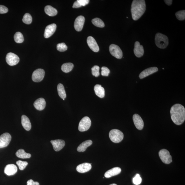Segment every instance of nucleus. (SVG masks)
Listing matches in <instances>:
<instances>
[{
    "label": "nucleus",
    "instance_id": "f257e3e1",
    "mask_svg": "<svg viewBox=\"0 0 185 185\" xmlns=\"http://www.w3.org/2000/svg\"><path fill=\"white\" fill-rule=\"evenodd\" d=\"M171 119L175 124L180 125L184 122L185 120V109L180 104H175L170 110Z\"/></svg>",
    "mask_w": 185,
    "mask_h": 185
},
{
    "label": "nucleus",
    "instance_id": "f03ea898",
    "mask_svg": "<svg viewBox=\"0 0 185 185\" xmlns=\"http://www.w3.org/2000/svg\"><path fill=\"white\" fill-rule=\"evenodd\" d=\"M146 10V1L144 0H134L131 7L132 19L136 21L142 17Z\"/></svg>",
    "mask_w": 185,
    "mask_h": 185
},
{
    "label": "nucleus",
    "instance_id": "7ed1b4c3",
    "mask_svg": "<svg viewBox=\"0 0 185 185\" xmlns=\"http://www.w3.org/2000/svg\"><path fill=\"white\" fill-rule=\"evenodd\" d=\"M155 43L158 48H165L168 45V38L166 35L158 33L156 34Z\"/></svg>",
    "mask_w": 185,
    "mask_h": 185
},
{
    "label": "nucleus",
    "instance_id": "20e7f679",
    "mask_svg": "<svg viewBox=\"0 0 185 185\" xmlns=\"http://www.w3.org/2000/svg\"><path fill=\"white\" fill-rule=\"evenodd\" d=\"M110 140L115 143H118L122 140L124 135L122 132L118 129H112L109 133Z\"/></svg>",
    "mask_w": 185,
    "mask_h": 185
},
{
    "label": "nucleus",
    "instance_id": "39448f33",
    "mask_svg": "<svg viewBox=\"0 0 185 185\" xmlns=\"http://www.w3.org/2000/svg\"><path fill=\"white\" fill-rule=\"evenodd\" d=\"M91 125V121L88 117H83L80 122L78 129L81 132L86 131L89 129Z\"/></svg>",
    "mask_w": 185,
    "mask_h": 185
},
{
    "label": "nucleus",
    "instance_id": "423d86ee",
    "mask_svg": "<svg viewBox=\"0 0 185 185\" xmlns=\"http://www.w3.org/2000/svg\"><path fill=\"white\" fill-rule=\"evenodd\" d=\"M159 156L161 161L165 164H169L172 162V158L169 152L166 149H162L159 152Z\"/></svg>",
    "mask_w": 185,
    "mask_h": 185
},
{
    "label": "nucleus",
    "instance_id": "0eeeda50",
    "mask_svg": "<svg viewBox=\"0 0 185 185\" xmlns=\"http://www.w3.org/2000/svg\"><path fill=\"white\" fill-rule=\"evenodd\" d=\"M109 50L110 54L114 57L118 59H121L122 57V51L117 45L114 44L110 45Z\"/></svg>",
    "mask_w": 185,
    "mask_h": 185
},
{
    "label": "nucleus",
    "instance_id": "6e6552de",
    "mask_svg": "<svg viewBox=\"0 0 185 185\" xmlns=\"http://www.w3.org/2000/svg\"><path fill=\"white\" fill-rule=\"evenodd\" d=\"M45 72L41 69L34 71L32 75V80L34 82H39L43 80L44 77Z\"/></svg>",
    "mask_w": 185,
    "mask_h": 185
},
{
    "label": "nucleus",
    "instance_id": "1a4fd4ad",
    "mask_svg": "<svg viewBox=\"0 0 185 185\" xmlns=\"http://www.w3.org/2000/svg\"><path fill=\"white\" fill-rule=\"evenodd\" d=\"M6 59L7 63L10 66L17 65L20 61L18 56L12 52H10L7 54Z\"/></svg>",
    "mask_w": 185,
    "mask_h": 185
},
{
    "label": "nucleus",
    "instance_id": "9d476101",
    "mask_svg": "<svg viewBox=\"0 0 185 185\" xmlns=\"http://www.w3.org/2000/svg\"><path fill=\"white\" fill-rule=\"evenodd\" d=\"M12 136L10 133H5L0 136V148L6 147L10 144Z\"/></svg>",
    "mask_w": 185,
    "mask_h": 185
},
{
    "label": "nucleus",
    "instance_id": "9b49d317",
    "mask_svg": "<svg viewBox=\"0 0 185 185\" xmlns=\"http://www.w3.org/2000/svg\"><path fill=\"white\" fill-rule=\"evenodd\" d=\"M85 22V18L83 16H78L75 20L74 23V28L78 32L82 30Z\"/></svg>",
    "mask_w": 185,
    "mask_h": 185
},
{
    "label": "nucleus",
    "instance_id": "f8f14e48",
    "mask_svg": "<svg viewBox=\"0 0 185 185\" xmlns=\"http://www.w3.org/2000/svg\"><path fill=\"white\" fill-rule=\"evenodd\" d=\"M133 120L134 124L139 130H142L144 127V122L141 117L137 114H135L133 116Z\"/></svg>",
    "mask_w": 185,
    "mask_h": 185
},
{
    "label": "nucleus",
    "instance_id": "ddd939ff",
    "mask_svg": "<svg viewBox=\"0 0 185 185\" xmlns=\"http://www.w3.org/2000/svg\"><path fill=\"white\" fill-rule=\"evenodd\" d=\"M87 42L89 48L92 51L97 52L99 50V47L97 41L93 37H89L87 38Z\"/></svg>",
    "mask_w": 185,
    "mask_h": 185
},
{
    "label": "nucleus",
    "instance_id": "4468645a",
    "mask_svg": "<svg viewBox=\"0 0 185 185\" xmlns=\"http://www.w3.org/2000/svg\"><path fill=\"white\" fill-rule=\"evenodd\" d=\"M57 26L55 23L48 25L45 29L44 37L45 38H49L55 32Z\"/></svg>",
    "mask_w": 185,
    "mask_h": 185
},
{
    "label": "nucleus",
    "instance_id": "2eb2a0df",
    "mask_svg": "<svg viewBox=\"0 0 185 185\" xmlns=\"http://www.w3.org/2000/svg\"><path fill=\"white\" fill-rule=\"evenodd\" d=\"M52 143L54 149L55 151H60L64 147L65 145V141L62 139H56L50 141Z\"/></svg>",
    "mask_w": 185,
    "mask_h": 185
},
{
    "label": "nucleus",
    "instance_id": "dca6fc26",
    "mask_svg": "<svg viewBox=\"0 0 185 185\" xmlns=\"http://www.w3.org/2000/svg\"><path fill=\"white\" fill-rule=\"evenodd\" d=\"M134 52L136 57H141L143 55L144 53V50L143 47L140 44L139 41H137L135 43Z\"/></svg>",
    "mask_w": 185,
    "mask_h": 185
},
{
    "label": "nucleus",
    "instance_id": "f3484780",
    "mask_svg": "<svg viewBox=\"0 0 185 185\" xmlns=\"http://www.w3.org/2000/svg\"><path fill=\"white\" fill-rule=\"evenodd\" d=\"M158 71V69L156 67H152L143 71L139 75V78L141 79L144 78L148 76L151 75Z\"/></svg>",
    "mask_w": 185,
    "mask_h": 185
},
{
    "label": "nucleus",
    "instance_id": "a211bd4d",
    "mask_svg": "<svg viewBox=\"0 0 185 185\" xmlns=\"http://www.w3.org/2000/svg\"><path fill=\"white\" fill-rule=\"evenodd\" d=\"M17 167L15 165L8 164L5 167L4 173L8 176L12 175L17 173Z\"/></svg>",
    "mask_w": 185,
    "mask_h": 185
},
{
    "label": "nucleus",
    "instance_id": "6ab92c4d",
    "mask_svg": "<svg viewBox=\"0 0 185 185\" xmlns=\"http://www.w3.org/2000/svg\"><path fill=\"white\" fill-rule=\"evenodd\" d=\"M46 101L43 98H40L36 100L34 103V107L36 109L39 111L44 110L46 107Z\"/></svg>",
    "mask_w": 185,
    "mask_h": 185
},
{
    "label": "nucleus",
    "instance_id": "aec40b11",
    "mask_svg": "<svg viewBox=\"0 0 185 185\" xmlns=\"http://www.w3.org/2000/svg\"><path fill=\"white\" fill-rule=\"evenodd\" d=\"M92 168L91 165L88 163H84L79 165L76 170L79 173H84L89 171Z\"/></svg>",
    "mask_w": 185,
    "mask_h": 185
},
{
    "label": "nucleus",
    "instance_id": "412c9836",
    "mask_svg": "<svg viewBox=\"0 0 185 185\" xmlns=\"http://www.w3.org/2000/svg\"><path fill=\"white\" fill-rule=\"evenodd\" d=\"M121 171V169L120 168L116 167L106 171L105 174V177L106 178H110L114 176L118 175L120 173Z\"/></svg>",
    "mask_w": 185,
    "mask_h": 185
},
{
    "label": "nucleus",
    "instance_id": "4be33fe9",
    "mask_svg": "<svg viewBox=\"0 0 185 185\" xmlns=\"http://www.w3.org/2000/svg\"><path fill=\"white\" fill-rule=\"evenodd\" d=\"M21 123L24 129L29 131L31 128V124L29 119L27 116L23 115L21 117Z\"/></svg>",
    "mask_w": 185,
    "mask_h": 185
},
{
    "label": "nucleus",
    "instance_id": "5701e85b",
    "mask_svg": "<svg viewBox=\"0 0 185 185\" xmlns=\"http://www.w3.org/2000/svg\"><path fill=\"white\" fill-rule=\"evenodd\" d=\"M94 90L96 95L98 97L101 98H103L104 97L105 95L104 88L101 86V85H96L94 86Z\"/></svg>",
    "mask_w": 185,
    "mask_h": 185
},
{
    "label": "nucleus",
    "instance_id": "b1692460",
    "mask_svg": "<svg viewBox=\"0 0 185 185\" xmlns=\"http://www.w3.org/2000/svg\"><path fill=\"white\" fill-rule=\"evenodd\" d=\"M92 141L88 140L84 141L79 145L77 148V150L79 152H84L86 151L87 148L92 144Z\"/></svg>",
    "mask_w": 185,
    "mask_h": 185
},
{
    "label": "nucleus",
    "instance_id": "393cba45",
    "mask_svg": "<svg viewBox=\"0 0 185 185\" xmlns=\"http://www.w3.org/2000/svg\"><path fill=\"white\" fill-rule=\"evenodd\" d=\"M45 12L47 14L51 17L55 16L57 14V11L51 6L48 5L45 7Z\"/></svg>",
    "mask_w": 185,
    "mask_h": 185
},
{
    "label": "nucleus",
    "instance_id": "a878e982",
    "mask_svg": "<svg viewBox=\"0 0 185 185\" xmlns=\"http://www.w3.org/2000/svg\"><path fill=\"white\" fill-rule=\"evenodd\" d=\"M57 91L58 94L61 99L63 100L66 97V94L65 89V88L63 84L59 83L57 86Z\"/></svg>",
    "mask_w": 185,
    "mask_h": 185
},
{
    "label": "nucleus",
    "instance_id": "bb28decb",
    "mask_svg": "<svg viewBox=\"0 0 185 185\" xmlns=\"http://www.w3.org/2000/svg\"><path fill=\"white\" fill-rule=\"evenodd\" d=\"M16 155L17 157L22 159L30 158L31 157V155L30 154L26 153L24 150L23 149L18 150Z\"/></svg>",
    "mask_w": 185,
    "mask_h": 185
},
{
    "label": "nucleus",
    "instance_id": "cd10ccee",
    "mask_svg": "<svg viewBox=\"0 0 185 185\" xmlns=\"http://www.w3.org/2000/svg\"><path fill=\"white\" fill-rule=\"evenodd\" d=\"M74 65L73 63H64L61 66V70L65 73H68L71 71L73 69Z\"/></svg>",
    "mask_w": 185,
    "mask_h": 185
},
{
    "label": "nucleus",
    "instance_id": "c85d7f7f",
    "mask_svg": "<svg viewBox=\"0 0 185 185\" xmlns=\"http://www.w3.org/2000/svg\"><path fill=\"white\" fill-rule=\"evenodd\" d=\"M14 41L18 43H22L24 39L22 34L20 32H16L14 36Z\"/></svg>",
    "mask_w": 185,
    "mask_h": 185
},
{
    "label": "nucleus",
    "instance_id": "c756f323",
    "mask_svg": "<svg viewBox=\"0 0 185 185\" xmlns=\"http://www.w3.org/2000/svg\"><path fill=\"white\" fill-rule=\"evenodd\" d=\"M92 23L94 25L99 28H103L105 26V24L103 21L99 18H95L92 20Z\"/></svg>",
    "mask_w": 185,
    "mask_h": 185
},
{
    "label": "nucleus",
    "instance_id": "7c9ffc66",
    "mask_svg": "<svg viewBox=\"0 0 185 185\" xmlns=\"http://www.w3.org/2000/svg\"><path fill=\"white\" fill-rule=\"evenodd\" d=\"M32 16L29 13H26L23 16L22 21L23 23L27 24H30L32 22Z\"/></svg>",
    "mask_w": 185,
    "mask_h": 185
},
{
    "label": "nucleus",
    "instance_id": "2f4dec72",
    "mask_svg": "<svg viewBox=\"0 0 185 185\" xmlns=\"http://www.w3.org/2000/svg\"><path fill=\"white\" fill-rule=\"evenodd\" d=\"M175 16L177 19L179 20H184L185 19V10H180L175 13Z\"/></svg>",
    "mask_w": 185,
    "mask_h": 185
},
{
    "label": "nucleus",
    "instance_id": "473e14b6",
    "mask_svg": "<svg viewBox=\"0 0 185 185\" xmlns=\"http://www.w3.org/2000/svg\"><path fill=\"white\" fill-rule=\"evenodd\" d=\"M16 164L18 166L19 169L22 170L26 168L27 165H28V163L27 161H18L16 162Z\"/></svg>",
    "mask_w": 185,
    "mask_h": 185
},
{
    "label": "nucleus",
    "instance_id": "72a5a7b5",
    "mask_svg": "<svg viewBox=\"0 0 185 185\" xmlns=\"http://www.w3.org/2000/svg\"><path fill=\"white\" fill-rule=\"evenodd\" d=\"M68 47L65 43H59L57 45V49L58 51L61 52H65L67 50Z\"/></svg>",
    "mask_w": 185,
    "mask_h": 185
},
{
    "label": "nucleus",
    "instance_id": "f704fd0d",
    "mask_svg": "<svg viewBox=\"0 0 185 185\" xmlns=\"http://www.w3.org/2000/svg\"><path fill=\"white\" fill-rule=\"evenodd\" d=\"M99 66H95L92 68V75L96 77H99Z\"/></svg>",
    "mask_w": 185,
    "mask_h": 185
},
{
    "label": "nucleus",
    "instance_id": "c9c22d12",
    "mask_svg": "<svg viewBox=\"0 0 185 185\" xmlns=\"http://www.w3.org/2000/svg\"><path fill=\"white\" fill-rule=\"evenodd\" d=\"M142 179L140 175L138 174H137L133 179V184L136 185L140 184L142 182Z\"/></svg>",
    "mask_w": 185,
    "mask_h": 185
},
{
    "label": "nucleus",
    "instance_id": "e433bc0d",
    "mask_svg": "<svg viewBox=\"0 0 185 185\" xmlns=\"http://www.w3.org/2000/svg\"><path fill=\"white\" fill-rule=\"evenodd\" d=\"M101 75L103 76H108L109 74L110 71L109 69L107 67H103L101 68Z\"/></svg>",
    "mask_w": 185,
    "mask_h": 185
},
{
    "label": "nucleus",
    "instance_id": "4c0bfd02",
    "mask_svg": "<svg viewBox=\"0 0 185 185\" xmlns=\"http://www.w3.org/2000/svg\"><path fill=\"white\" fill-rule=\"evenodd\" d=\"M8 11V8L3 5H0V14H4L7 13Z\"/></svg>",
    "mask_w": 185,
    "mask_h": 185
},
{
    "label": "nucleus",
    "instance_id": "58836bf2",
    "mask_svg": "<svg viewBox=\"0 0 185 185\" xmlns=\"http://www.w3.org/2000/svg\"><path fill=\"white\" fill-rule=\"evenodd\" d=\"M77 1L82 6H86L88 4L90 1L89 0H78Z\"/></svg>",
    "mask_w": 185,
    "mask_h": 185
},
{
    "label": "nucleus",
    "instance_id": "ea45409f",
    "mask_svg": "<svg viewBox=\"0 0 185 185\" xmlns=\"http://www.w3.org/2000/svg\"><path fill=\"white\" fill-rule=\"evenodd\" d=\"M27 185H39L37 182H34L32 179L29 180L27 182Z\"/></svg>",
    "mask_w": 185,
    "mask_h": 185
},
{
    "label": "nucleus",
    "instance_id": "a19ab883",
    "mask_svg": "<svg viewBox=\"0 0 185 185\" xmlns=\"http://www.w3.org/2000/svg\"><path fill=\"white\" fill-rule=\"evenodd\" d=\"M82 7L81 5L77 1L73 3V8H78Z\"/></svg>",
    "mask_w": 185,
    "mask_h": 185
},
{
    "label": "nucleus",
    "instance_id": "79ce46f5",
    "mask_svg": "<svg viewBox=\"0 0 185 185\" xmlns=\"http://www.w3.org/2000/svg\"><path fill=\"white\" fill-rule=\"evenodd\" d=\"M165 2V3L166 4L168 5V6H170L172 4V2H173V1L172 0H165L164 1Z\"/></svg>",
    "mask_w": 185,
    "mask_h": 185
},
{
    "label": "nucleus",
    "instance_id": "37998d69",
    "mask_svg": "<svg viewBox=\"0 0 185 185\" xmlns=\"http://www.w3.org/2000/svg\"><path fill=\"white\" fill-rule=\"evenodd\" d=\"M110 185H117L115 184H110Z\"/></svg>",
    "mask_w": 185,
    "mask_h": 185
},
{
    "label": "nucleus",
    "instance_id": "c03bdc74",
    "mask_svg": "<svg viewBox=\"0 0 185 185\" xmlns=\"http://www.w3.org/2000/svg\"><path fill=\"white\" fill-rule=\"evenodd\" d=\"M163 69H164V68H163Z\"/></svg>",
    "mask_w": 185,
    "mask_h": 185
}]
</instances>
